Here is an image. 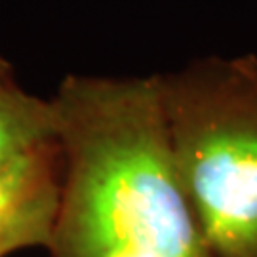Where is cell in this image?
I'll list each match as a JSON object with an SVG mask.
<instances>
[{"label":"cell","mask_w":257,"mask_h":257,"mask_svg":"<svg viewBox=\"0 0 257 257\" xmlns=\"http://www.w3.org/2000/svg\"><path fill=\"white\" fill-rule=\"evenodd\" d=\"M10 84H14V80H12V67H10L4 57H0V88L10 86Z\"/></svg>","instance_id":"8992f818"},{"label":"cell","mask_w":257,"mask_h":257,"mask_svg":"<svg viewBox=\"0 0 257 257\" xmlns=\"http://www.w3.org/2000/svg\"><path fill=\"white\" fill-rule=\"evenodd\" d=\"M59 196L44 200L19 215L0 223V257H6L16 249L44 246L46 248L52 229H54L55 213H57Z\"/></svg>","instance_id":"5b68a950"},{"label":"cell","mask_w":257,"mask_h":257,"mask_svg":"<svg viewBox=\"0 0 257 257\" xmlns=\"http://www.w3.org/2000/svg\"><path fill=\"white\" fill-rule=\"evenodd\" d=\"M175 168L211 257H257V55L158 74Z\"/></svg>","instance_id":"7a4b0ae2"},{"label":"cell","mask_w":257,"mask_h":257,"mask_svg":"<svg viewBox=\"0 0 257 257\" xmlns=\"http://www.w3.org/2000/svg\"><path fill=\"white\" fill-rule=\"evenodd\" d=\"M50 257H211L175 168L158 74L67 76Z\"/></svg>","instance_id":"6da1fadb"},{"label":"cell","mask_w":257,"mask_h":257,"mask_svg":"<svg viewBox=\"0 0 257 257\" xmlns=\"http://www.w3.org/2000/svg\"><path fill=\"white\" fill-rule=\"evenodd\" d=\"M57 143V114L50 99L21 90L0 88V166Z\"/></svg>","instance_id":"3957f363"},{"label":"cell","mask_w":257,"mask_h":257,"mask_svg":"<svg viewBox=\"0 0 257 257\" xmlns=\"http://www.w3.org/2000/svg\"><path fill=\"white\" fill-rule=\"evenodd\" d=\"M59 143L0 166V223L37 204L59 196Z\"/></svg>","instance_id":"277c9868"}]
</instances>
